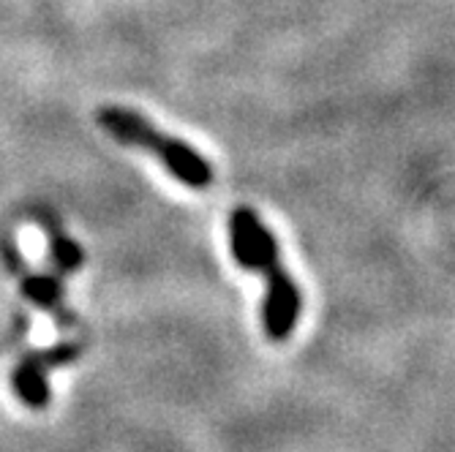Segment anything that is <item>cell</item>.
I'll list each match as a JSON object with an SVG mask.
<instances>
[{
  "label": "cell",
  "instance_id": "5b68a950",
  "mask_svg": "<svg viewBox=\"0 0 455 452\" xmlns=\"http://www.w3.org/2000/svg\"><path fill=\"white\" fill-rule=\"evenodd\" d=\"M254 216L257 213L251 208H235V213L229 218L232 257L243 270H257V242H254V232H251Z\"/></svg>",
  "mask_w": 455,
  "mask_h": 452
},
{
  "label": "cell",
  "instance_id": "3957f363",
  "mask_svg": "<svg viewBox=\"0 0 455 452\" xmlns=\"http://www.w3.org/2000/svg\"><path fill=\"white\" fill-rule=\"evenodd\" d=\"M79 352H82V344H76V341L66 344L63 341V344H55L50 349H38V352L25 354L17 365L14 377H12L17 398L30 408H44L50 403L47 374L52 371V368H60V365L76 360Z\"/></svg>",
  "mask_w": 455,
  "mask_h": 452
},
{
  "label": "cell",
  "instance_id": "6da1fadb",
  "mask_svg": "<svg viewBox=\"0 0 455 452\" xmlns=\"http://www.w3.org/2000/svg\"><path fill=\"white\" fill-rule=\"evenodd\" d=\"M96 120L112 139L156 155L164 167H167V172L175 180H180L183 186L208 188L213 183V167L208 158L199 155L188 142L158 131L142 115H137L132 109H123V107L104 104L96 112Z\"/></svg>",
  "mask_w": 455,
  "mask_h": 452
},
{
  "label": "cell",
  "instance_id": "277c9868",
  "mask_svg": "<svg viewBox=\"0 0 455 452\" xmlns=\"http://www.w3.org/2000/svg\"><path fill=\"white\" fill-rule=\"evenodd\" d=\"M9 259H12V267L22 275V295L38 305V308H44L55 316L58 327L60 330H66V327H71V313H66L60 308V270L55 273H30L28 267H22L20 262V254L14 249H9Z\"/></svg>",
  "mask_w": 455,
  "mask_h": 452
},
{
  "label": "cell",
  "instance_id": "7a4b0ae2",
  "mask_svg": "<svg viewBox=\"0 0 455 452\" xmlns=\"http://www.w3.org/2000/svg\"><path fill=\"white\" fill-rule=\"evenodd\" d=\"M254 242H257V270L267 281V295L262 308V324L270 341H286L292 336L298 316H300V289L295 286L292 275L281 267L278 242L273 232L254 216L251 221Z\"/></svg>",
  "mask_w": 455,
  "mask_h": 452
},
{
  "label": "cell",
  "instance_id": "8992f818",
  "mask_svg": "<svg viewBox=\"0 0 455 452\" xmlns=\"http://www.w3.org/2000/svg\"><path fill=\"white\" fill-rule=\"evenodd\" d=\"M50 254H52V262L60 273H71L82 265V251L74 240H68L66 234H60L55 226L50 229Z\"/></svg>",
  "mask_w": 455,
  "mask_h": 452
}]
</instances>
